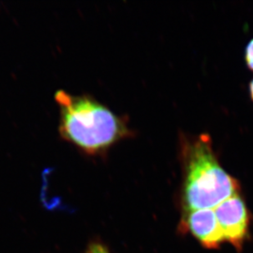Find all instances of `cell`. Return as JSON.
I'll list each match as a JSON object with an SVG mask.
<instances>
[{
  "mask_svg": "<svg viewBox=\"0 0 253 253\" xmlns=\"http://www.w3.org/2000/svg\"><path fill=\"white\" fill-rule=\"evenodd\" d=\"M60 136L85 155L104 157L115 144L134 135L128 119L93 96L57 90Z\"/></svg>",
  "mask_w": 253,
  "mask_h": 253,
  "instance_id": "1",
  "label": "cell"
},
{
  "mask_svg": "<svg viewBox=\"0 0 253 253\" xmlns=\"http://www.w3.org/2000/svg\"><path fill=\"white\" fill-rule=\"evenodd\" d=\"M179 158L183 170L184 212L212 209L230 197L240 194L239 181L220 165L209 134H182Z\"/></svg>",
  "mask_w": 253,
  "mask_h": 253,
  "instance_id": "2",
  "label": "cell"
},
{
  "mask_svg": "<svg viewBox=\"0 0 253 253\" xmlns=\"http://www.w3.org/2000/svg\"><path fill=\"white\" fill-rule=\"evenodd\" d=\"M215 213L225 241L237 250H241L249 238L251 216L240 194L219 204Z\"/></svg>",
  "mask_w": 253,
  "mask_h": 253,
  "instance_id": "3",
  "label": "cell"
},
{
  "mask_svg": "<svg viewBox=\"0 0 253 253\" xmlns=\"http://www.w3.org/2000/svg\"><path fill=\"white\" fill-rule=\"evenodd\" d=\"M180 229L188 232L205 249H216L225 242L215 210L202 209L183 213Z\"/></svg>",
  "mask_w": 253,
  "mask_h": 253,
  "instance_id": "4",
  "label": "cell"
},
{
  "mask_svg": "<svg viewBox=\"0 0 253 253\" xmlns=\"http://www.w3.org/2000/svg\"><path fill=\"white\" fill-rule=\"evenodd\" d=\"M245 60L249 69L253 72V39L249 42L245 49Z\"/></svg>",
  "mask_w": 253,
  "mask_h": 253,
  "instance_id": "5",
  "label": "cell"
},
{
  "mask_svg": "<svg viewBox=\"0 0 253 253\" xmlns=\"http://www.w3.org/2000/svg\"><path fill=\"white\" fill-rule=\"evenodd\" d=\"M85 253H110L104 245L101 244H92L89 245Z\"/></svg>",
  "mask_w": 253,
  "mask_h": 253,
  "instance_id": "6",
  "label": "cell"
},
{
  "mask_svg": "<svg viewBox=\"0 0 253 253\" xmlns=\"http://www.w3.org/2000/svg\"><path fill=\"white\" fill-rule=\"evenodd\" d=\"M249 89H250V95H251L252 100L253 102V79L250 82V85H249Z\"/></svg>",
  "mask_w": 253,
  "mask_h": 253,
  "instance_id": "7",
  "label": "cell"
}]
</instances>
